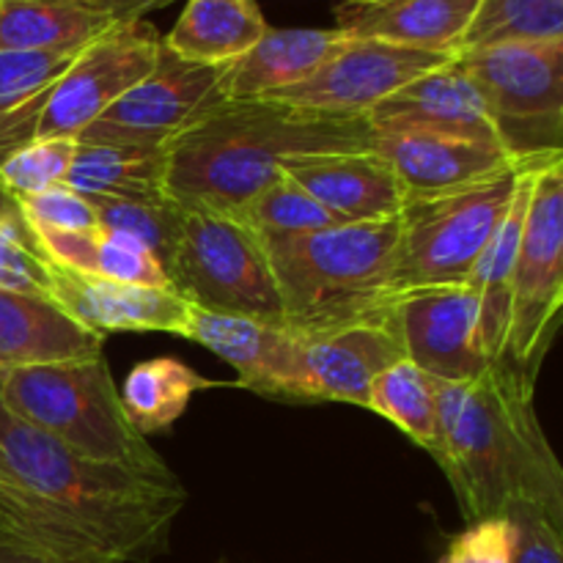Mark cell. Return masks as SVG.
I'll return each instance as SVG.
<instances>
[{
  "label": "cell",
  "mask_w": 563,
  "mask_h": 563,
  "mask_svg": "<svg viewBox=\"0 0 563 563\" xmlns=\"http://www.w3.org/2000/svg\"><path fill=\"white\" fill-rule=\"evenodd\" d=\"M438 399L434 460L467 522L537 509L563 522V467L533 407V388L495 361L465 383L432 379Z\"/></svg>",
  "instance_id": "obj_1"
},
{
  "label": "cell",
  "mask_w": 563,
  "mask_h": 563,
  "mask_svg": "<svg viewBox=\"0 0 563 563\" xmlns=\"http://www.w3.org/2000/svg\"><path fill=\"white\" fill-rule=\"evenodd\" d=\"M366 119L324 115L273 99H220L165 143V190L181 203L234 212L300 154L368 148Z\"/></svg>",
  "instance_id": "obj_2"
},
{
  "label": "cell",
  "mask_w": 563,
  "mask_h": 563,
  "mask_svg": "<svg viewBox=\"0 0 563 563\" xmlns=\"http://www.w3.org/2000/svg\"><path fill=\"white\" fill-rule=\"evenodd\" d=\"M0 449L14 476L58 511L110 563H152L168 553L187 504L181 482L88 460L31 427L0 399Z\"/></svg>",
  "instance_id": "obj_3"
},
{
  "label": "cell",
  "mask_w": 563,
  "mask_h": 563,
  "mask_svg": "<svg viewBox=\"0 0 563 563\" xmlns=\"http://www.w3.org/2000/svg\"><path fill=\"white\" fill-rule=\"evenodd\" d=\"M262 242V240H258ZM284 330L319 335L379 322L399 291V214L262 242Z\"/></svg>",
  "instance_id": "obj_4"
},
{
  "label": "cell",
  "mask_w": 563,
  "mask_h": 563,
  "mask_svg": "<svg viewBox=\"0 0 563 563\" xmlns=\"http://www.w3.org/2000/svg\"><path fill=\"white\" fill-rule=\"evenodd\" d=\"M0 399L14 416L75 454L130 467L157 482H179L152 443L126 421L104 352L3 372Z\"/></svg>",
  "instance_id": "obj_5"
},
{
  "label": "cell",
  "mask_w": 563,
  "mask_h": 563,
  "mask_svg": "<svg viewBox=\"0 0 563 563\" xmlns=\"http://www.w3.org/2000/svg\"><path fill=\"white\" fill-rule=\"evenodd\" d=\"M528 168L533 165L504 170L460 190L405 198L399 212V291L467 284Z\"/></svg>",
  "instance_id": "obj_6"
},
{
  "label": "cell",
  "mask_w": 563,
  "mask_h": 563,
  "mask_svg": "<svg viewBox=\"0 0 563 563\" xmlns=\"http://www.w3.org/2000/svg\"><path fill=\"white\" fill-rule=\"evenodd\" d=\"M179 207V240L165 267L170 289L207 311L284 328L278 286L262 242L229 212L181 201Z\"/></svg>",
  "instance_id": "obj_7"
},
{
  "label": "cell",
  "mask_w": 563,
  "mask_h": 563,
  "mask_svg": "<svg viewBox=\"0 0 563 563\" xmlns=\"http://www.w3.org/2000/svg\"><path fill=\"white\" fill-rule=\"evenodd\" d=\"M456 60L515 157L539 163L563 154V38L467 49Z\"/></svg>",
  "instance_id": "obj_8"
},
{
  "label": "cell",
  "mask_w": 563,
  "mask_h": 563,
  "mask_svg": "<svg viewBox=\"0 0 563 563\" xmlns=\"http://www.w3.org/2000/svg\"><path fill=\"white\" fill-rule=\"evenodd\" d=\"M563 306V157L539 165L528 198L504 361L537 385Z\"/></svg>",
  "instance_id": "obj_9"
},
{
  "label": "cell",
  "mask_w": 563,
  "mask_h": 563,
  "mask_svg": "<svg viewBox=\"0 0 563 563\" xmlns=\"http://www.w3.org/2000/svg\"><path fill=\"white\" fill-rule=\"evenodd\" d=\"M401 355L379 322L319 335L284 333L267 372L251 394L289 401H346L366 407L368 385Z\"/></svg>",
  "instance_id": "obj_10"
},
{
  "label": "cell",
  "mask_w": 563,
  "mask_h": 563,
  "mask_svg": "<svg viewBox=\"0 0 563 563\" xmlns=\"http://www.w3.org/2000/svg\"><path fill=\"white\" fill-rule=\"evenodd\" d=\"M379 324L394 335L401 355L432 379L465 383L495 363L484 346L478 297L467 284L396 291Z\"/></svg>",
  "instance_id": "obj_11"
},
{
  "label": "cell",
  "mask_w": 563,
  "mask_h": 563,
  "mask_svg": "<svg viewBox=\"0 0 563 563\" xmlns=\"http://www.w3.org/2000/svg\"><path fill=\"white\" fill-rule=\"evenodd\" d=\"M163 36L143 20H126L77 49L55 80L36 137H77L157 64Z\"/></svg>",
  "instance_id": "obj_12"
},
{
  "label": "cell",
  "mask_w": 563,
  "mask_h": 563,
  "mask_svg": "<svg viewBox=\"0 0 563 563\" xmlns=\"http://www.w3.org/2000/svg\"><path fill=\"white\" fill-rule=\"evenodd\" d=\"M225 66H201L181 60L168 47H159L157 64L115 99L75 141L124 143V146H165L203 110L220 102V77Z\"/></svg>",
  "instance_id": "obj_13"
},
{
  "label": "cell",
  "mask_w": 563,
  "mask_h": 563,
  "mask_svg": "<svg viewBox=\"0 0 563 563\" xmlns=\"http://www.w3.org/2000/svg\"><path fill=\"white\" fill-rule=\"evenodd\" d=\"M454 58L456 55L346 36L308 80L262 99L311 113L366 119L390 93Z\"/></svg>",
  "instance_id": "obj_14"
},
{
  "label": "cell",
  "mask_w": 563,
  "mask_h": 563,
  "mask_svg": "<svg viewBox=\"0 0 563 563\" xmlns=\"http://www.w3.org/2000/svg\"><path fill=\"white\" fill-rule=\"evenodd\" d=\"M280 170L344 225L396 218L405 207L394 165L374 146L300 154L284 159Z\"/></svg>",
  "instance_id": "obj_15"
},
{
  "label": "cell",
  "mask_w": 563,
  "mask_h": 563,
  "mask_svg": "<svg viewBox=\"0 0 563 563\" xmlns=\"http://www.w3.org/2000/svg\"><path fill=\"white\" fill-rule=\"evenodd\" d=\"M49 300L97 333L181 335L190 302L174 289L121 284L49 262Z\"/></svg>",
  "instance_id": "obj_16"
},
{
  "label": "cell",
  "mask_w": 563,
  "mask_h": 563,
  "mask_svg": "<svg viewBox=\"0 0 563 563\" xmlns=\"http://www.w3.org/2000/svg\"><path fill=\"white\" fill-rule=\"evenodd\" d=\"M366 121L377 135L423 132L500 143L482 93L456 58L390 93L366 115Z\"/></svg>",
  "instance_id": "obj_17"
},
{
  "label": "cell",
  "mask_w": 563,
  "mask_h": 563,
  "mask_svg": "<svg viewBox=\"0 0 563 563\" xmlns=\"http://www.w3.org/2000/svg\"><path fill=\"white\" fill-rule=\"evenodd\" d=\"M372 146L394 165L407 198L460 190V187L493 179L520 165H537L515 157L500 143L423 135V132H385V135L374 132ZM539 163H548V159H539Z\"/></svg>",
  "instance_id": "obj_18"
},
{
  "label": "cell",
  "mask_w": 563,
  "mask_h": 563,
  "mask_svg": "<svg viewBox=\"0 0 563 563\" xmlns=\"http://www.w3.org/2000/svg\"><path fill=\"white\" fill-rule=\"evenodd\" d=\"M174 0H0V49H80Z\"/></svg>",
  "instance_id": "obj_19"
},
{
  "label": "cell",
  "mask_w": 563,
  "mask_h": 563,
  "mask_svg": "<svg viewBox=\"0 0 563 563\" xmlns=\"http://www.w3.org/2000/svg\"><path fill=\"white\" fill-rule=\"evenodd\" d=\"M482 0H341L335 31L350 38L460 55Z\"/></svg>",
  "instance_id": "obj_20"
},
{
  "label": "cell",
  "mask_w": 563,
  "mask_h": 563,
  "mask_svg": "<svg viewBox=\"0 0 563 563\" xmlns=\"http://www.w3.org/2000/svg\"><path fill=\"white\" fill-rule=\"evenodd\" d=\"M104 339L47 297L0 289V374L102 355Z\"/></svg>",
  "instance_id": "obj_21"
},
{
  "label": "cell",
  "mask_w": 563,
  "mask_h": 563,
  "mask_svg": "<svg viewBox=\"0 0 563 563\" xmlns=\"http://www.w3.org/2000/svg\"><path fill=\"white\" fill-rule=\"evenodd\" d=\"M335 27H267L220 77L223 99H262L308 80L344 42Z\"/></svg>",
  "instance_id": "obj_22"
},
{
  "label": "cell",
  "mask_w": 563,
  "mask_h": 563,
  "mask_svg": "<svg viewBox=\"0 0 563 563\" xmlns=\"http://www.w3.org/2000/svg\"><path fill=\"white\" fill-rule=\"evenodd\" d=\"M256 0H187L163 44L181 60L229 66L267 33Z\"/></svg>",
  "instance_id": "obj_23"
},
{
  "label": "cell",
  "mask_w": 563,
  "mask_h": 563,
  "mask_svg": "<svg viewBox=\"0 0 563 563\" xmlns=\"http://www.w3.org/2000/svg\"><path fill=\"white\" fill-rule=\"evenodd\" d=\"M77 49H0V165L36 141L44 104Z\"/></svg>",
  "instance_id": "obj_24"
},
{
  "label": "cell",
  "mask_w": 563,
  "mask_h": 563,
  "mask_svg": "<svg viewBox=\"0 0 563 563\" xmlns=\"http://www.w3.org/2000/svg\"><path fill=\"white\" fill-rule=\"evenodd\" d=\"M537 168L539 165H533V168H528L526 174H522L520 185H517V192H515V201H511L504 223H500V229L495 231L487 251L482 253L471 280H467V286H473V291H476L478 297V308H482L484 346H487V355L493 357V361H504L506 341H509L511 284H515L517 253H520L522 225H526L528 198H531V185H533V174H537Z\"/></svg>",
  "instance_id": "obj_25"
},
{
  "label": "cell",
  "mask_w": 563,
  "mask_h": 563,
  "mask_svg": "<svg viewBox=\"0 0 563 563\" xmlns=\"http://www.w3.org/2000/svg\"><path fill=\"white\" fill-rule=\"evenodd\" d=\"M80 196L157 201L165 190V146L77 141L69 174L64 179Z\"/></svg>",
  "instance_id": "obj_26"
},
{
  "label": "cell",
  "mask_w": 563,
  "mask_h": 563,
  "mask_svg": "<svg viewBox=\"0 0 563 563\" xmlns=\"http://www.w3.org/2000/svg\"><path fill=\"white\" fill-rule=\"evenodd\" d=\"M42 245L44 256L49 262L60 264L75 273L93 275V278L121 280V284L137 286H159L170 289L168 278L159 269L148 253L137 251L135 245L115 236L104 229H82V231H49L31 229Z\"/></svg>",
  "instance_id": "obj_27"
},
{
  "label": "cell",
  "mask_w": 563,
  "mask_h": 563,
  "mask_svg": "<svg viewBox=\"0 0 563 563\" xmlns=\"http://www.w3.org/2000/svg\"><path fill=\"white\" fill-rule=\"evenodd\" d=\"M214 385H218L214 379L201 377L196 368L176 357H154V361L137 363L126 374L119 399L130 427L148 438V434L174 427L185 416L192 396Z\"/></svg>",
  "instance_id": "obj_28"
},
{
  "label": "cell",
  "mask_w": 563,
  "mask_h": 563,
  "mask_svg": "<svg viewBox=\"0 0 563 563\" xmlns=\"http://www.w3.org/2000/svg\"><path fill=\"white\" fill-rule=\"evenodd\" d=\"M284 333L286 330L275 328V324L258 322L251 317H236V313L207 311V308H198L192 302L185 328H181V339L207 346L212 355L223 357L229 366L240 372L234 385L242 390H251L262 379Z\"/></svg>",
  "instance_id": "obj_29"
},
{
  "label": "cell",
  "mask_w": 563,
  "mask_h": 563,
  "mask_svg": "<svg viewBox=\"0 0 563 563\" xmlns=\"http://www.w3.org/2000/svg\"><path fill=\"white\" fill-rule=\"evenodd\" d=\"M366 410L396 423L412 443L423 445L429 454L438 449V399H434L432 377L407 357H399L372 379Z\"/></svg>",
  "instance_id": "obj_30"
},
{
  "label": "cell",
  "mask_w": 563,
  "mask_h": 563,
  "mask_svg": "<svg viewBox=\"0 0 563 563\" xmlns=\"http://www.w3.org/2000/svg\"><path fill=\"white\" fill-rule=\"evenodd\" d=\"M256 240H280V236L308 234L339 225V220L322 207L313 196H308L291 176H275L256 196L247 198L240 209L231 212Z\"/></svg>",
  "instance_id": "obj_31"
},
{
  "label": "cell",
  "mask_w": 563,
  "mask_h": 563,
  "mask_svg": "<svg viewBox=\"0 0 563 563\" xmlns=\"http://www.w3.org/2000/svg\"><path fill=\"white\" fill-rule=\"evenodd\" d=\"M563 0H482L460 53L517 42H561Z\"/></svg>",
  "instance_id": "obj_32"
},
{
  "label": "cell",
  "mask_w": 563,
  "mask_h": 563,
  "mask_svg": "<svg viewBox=\"0 0 563 563\" xmlns=\"http://www.w3.org/2000/svg\"><path fill=\"white\" fill-rule=\"evenodd\" d=\"M97 214L99 229L110 231L115 236H124L137 251L148 253L159 269L165 273L179 240L181 207L170 196L157 201H126V198H97L86 196Z\"/></svg>",
  "instance_id": "obj_33"
},
{
  "label": "cell",
  "mask_w": 563,
  "mask_h": 563,
  "mask_svg": "<svg viewBox=\"0 0 563 563\" xmlns=\"http://www.w3.org/2000/svg\"><path fill=\"white\" fill-rule=\"evenodd\" d=\"M0 289L49 300V258L22 220L16 203L0 190Z\"/></svg>",
  "instance_id": "obj_34"
},
{
  "label": "cell",
  "mask_w": 563,
  "mask_h": 563,
  "mask_svg": "<svg viewBox=\"0 0 563 563\" xmlns=\"http://www.w3.org/2000/svg\"><path fill=\"white\" fill-rule=\"evenodd\" d=\"M75 148V137H36L0 165V190L20 201L64 185Z\"/></svg>",
  "instance_id": "obj_35"
},
{
  "label": "cell",
  "mask_w": 563,
  "mask_h": 563,
  "mask_svg": "<svg viewBox=\"0 0 563 563\" xmlns=\"http://www.w3.org/2000/svg\"><path fill=\"white\" fill-rule=\"evenodd\" d=\"M20 209L22 220L31 229H49V231H82L97 229V214H93L91 203L86 196L75 192L71 187L58 185L49 190L38 192V196L20 198L14 201Z\"/></svg>",
  "instance_id": "obj_36"
},
{
  "label": "cell",
  "mask_w": 563,
  "mask_h": 563,
  "mask_svg": "<svg viewBox=\"0 0 563 563\" xmlns=\"http://www.w3.org/2000/svg\"><path fill=\"white\" fill-rule=\"evenodd\" d=\"M515 526L509 517L476 520L449 542L438 563H511Z\"/></svg>",
  "instance_id": "obj_37"
},
{
  "label": "cell",
  "mask_w": 563,
  "mask_h": 563,
  "mask_svg": "<svg viewBox=\"0 0 563 563\" xmlns=\"http://www.w3.org/2000/svg\"><path fill=\"white\" fill-rule=\"evenodd\" d=\"M506 517L515 526L511 563H563V522L526 506L511 509Z\"/></svg>",
  "instance_id": "obj_38"
},
{
  "label": "cell",
  "mask_w": 563,
  "mask_h": 563,
  "mask_svg": "<svg viewBox=\"0 0 563 563\" xmlns=\"http://www.w3.org/2000/svg\"><path fill=\"white\" fill-rule=\"evenodd\" d=\"M0 563H55L53 559L36 550L33 544L22 542V539L11 537V533H0Z\"/></svg>",
  "instance_id": "obj_39"
},
{
  "label": "cell",
  "mask_w": 563,
  "mask_h": 563,
  "mask_svg": "<svg viewBox=\"0 0 563 563\" xmlns=\"http://www.w3.org/2000/svg\"><path fill=\"white\" fill-rule=\"evenodd\" d=\"M0 484H3V487H25V484H22L20 478L14 476V471L9 467V460H5L3 449H0Z\"/></svg>",
  "instance_id": "obj_40"
}]
</instances>
